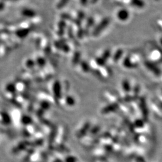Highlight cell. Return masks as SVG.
<instances>
[{"mask_svg": "<svg viewBox=\"0 0 162 162\" xmlns=\"http://www.w3.org/2000/svg\"><path fill=\"white\" fill-rule=\"evenodd\" d=\"M13 1H18V0H13Z\"/></svg>", "mask_w": 162, "mask_h": 162, "instance_id": "cell-5", "label": "cell"}, {"mask_svg": "<svg viewBox=\"0 0 162 162\" xmlns=\"http://www.w3.org/2000/svg\"><path fill=\"white\" fill-rule=\"evenodd\" d=\"M67 1H68V0H61L60 3H58V4L57 5V8H58V9L62 8V7H63L64 5H66V4L67 3Z\"/></svg>", "mask_w": 162, "mask_h": 162, "instance_id": "cell-3", "label": "cell"}, {"mask_svg": "<svg viewBox=\"0 0 162 162\" xmlns=\"http://www.w3.org/2000/svg\"><path fill=\"white\" fill-rule=\"evenodd\" d=\"M4 7H5V4L4 3H3V2L0 3V10H3L4 9Z\"/></svg>", "mask_w": 162, "mask_h": 162, "instance_id": "cell-4", "label": "cell"}, {"mask_svg": "<svg viewBox=\"0 0 162 162\" xmlns=\"http://www.w3.org/2000/svg\"><path fill=\"white\" fill-rule=\"evenodd\" d=\"M22 15L26 18H34L36 15V13L35 11L31 9H24L22 11Z\"/></svg>", "mask_w": 162, "mask_h": 162, "instance_id": "cell-1", "label": "cell"}, {"mask_svg": "<svg viewBox=\"0 0 162 162\" xmlns=\"http://www.w3.org/2000/svg\"><path fill=\"white\" fill-rule=\"evenodd\" d=\"M129 14L126 10H121L118 13V18L119 20L125 21L128 19Z\"/></svg>", "mask_w": 162, "mask_h": 162, "instance_id": "cell-2", "label": "cell"}]
</instances>
